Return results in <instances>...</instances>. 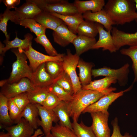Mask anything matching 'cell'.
I'll use <instances>...</instances> for the list:
<instances>
[{"mask_svg": "<svg viewBox=\"0 0 137 137\" xmlns=\"http://www.w3.org/2000/svg\"><path fill=\"white\" fill-rule=\"evenodd\" d=\"M38 109L35 104L29 103L22 112L21 117L24 118L35 129L39 126L38 121L39 119Z\"/></svg>", "mask_w": 137, "mask_h": 137, "instance_id": "obj_25", "label": "cell"}, {"mask_svg": "<svg viewBox=\"0 0 137 137\" xmlns=\"http://www.w3.org/2000/svg\"><path fill=\"white\" fill-rule=\"evenodd\" d=\"M7 8L10 9L15 8V7L19 4L20 0H4L2 1Z\"/></svg>", "mask_w": 137, "mask_h": 137, "instance_id": "obj_44", "label": "cell"}, {"mask_svg": "<svg viewBox=\"0 0 137 137\" xmlns=\"http://www.w3.org/2000/svg\"><path fill=\"white\" fill-rule=\"evenodd\" d=\"M56 83L65 91L72 95L74 94L71 80L69 76L64 71L59 77L55 79Z\"/></svg>", "mask_w": 137, "mask_h": 137, "instance_id": "obj_39", "label": "cell"}, {"mask_svg": "<svg viewBox=\"0 0 137 137\" xmlns=\"http://www.w3.org/2000/svg\"><path fill=\"white\" fill-rule=\"evenodd\" d=\"M51 13L61 20L69 29L75 34L77 33L76 30L78 25L84 20L82 14L79 13L68 15H61L55 12Z\"/></svg>", "mask_w": 137, "mask_h": 137, "instance_id": "obj_23", "label": "cell"}, {"mask_svg": "<svg viewBox=\"0 0 137 137\" xmlns=\"http://www.w3.org/2000/svg\"><path fill=\"white\" fill-rule=\"evenodd\" d=\"M99 34L98 41L92 47V49L102 48L103 51L108 50L111 53L116 52V49L114 45L111 32L106 31L101 24L95 23Z\"/></svg>", "mask_w": 137, "mask_h": 137, "instance_id": "obj_13", "label": "cell"}, {"mask_svg": "<svg viewBox=\"0 0 137 137\" xmlns=\"http://www.w3.org/2000/svg\"><path fill=\"white\" fill-rule=\"evenodd\" d=\"M61 101L55 95L49 92L46 99L41 105L46 108L53 109Z\"/></svg>", "mask_w": 137, "mask_h": 137, "instance_id": "obj_42", "label": "cell"}, {"mask_svg": "<svg viewBox=\"0 0 137 137\" xmlns=\"http://www.w3.org/2000/svg\"><path fill=\"white\" fill-rule=\"evenodd\" d=\"M22 51L27 56L29 62V66L33 72L41 64L49 61H63L64 54H59L56 56H53L43 54L33 48L32 46V43L30 45L29 49L25 51L21 49Z\"/></svg>", "mask_w": 137, "mask_h": 137, "instance_id": "obj_8", "label": "cell"}, {"mask_svg": "<svg viewBox=\"0 0 137 137\" xmlns=\"http://www.w3.org/2000/svg\"><path fill=\"white\" fill-rule=\"evenodd\" d=\"M42 11L61 15H68L79 13L73 3L64 0H29Z\"/></svg>", "mask_w": 137, "mask_h": 137, "instance_id": "obj_4", "label": "cell"}, {"mask_svg": "<svg viewBox=\"0 0 137 137\" xmlns=\"http://www.w3.org/2000/svg\"><path fill=\"white\" fill-rule=\"evenodd\" d=\"M0 137H11V136L8 132L5 133L1 132L0 133Z\"/></svg>", "mask_w": 137, "mask_h": 137, "instance_id": "obj_46", "label": "cell"}, {"mask_svg": "<svg viewBox=\"0 0 137 137\" xmlns=\"http://www.w3.org/2000/svg\"><path fill=\"white\" fill-rule=\"evenodd\" d=\"M77 66L79 69V78L82 86L88 84L92 81L93 64L80 59Z\"/></svg>", "mask_w": 137, "mask_h": 137, "instance_id": "obj_26", "label": "cell"}, {"mask_svg": "<svg viewBox=\"0 0 137 137\" xmlns=\"http://www.w3.org/2000/svg\"><path fill=\"white\" fill-rule=\"evenodd\" d=\"M34 19L45 28L54 30L63 22L60 19L51 13L42 11Z\"/></svg>", "mask_w": 137, "mask_h": 137, "instance_id": "obj_21", "label": "cell"}, {"mask_svg": "<svg viewBox=\"0 0 137 137\" xmlns=\"http://www.w3.org/2000/svg\"><path fill=\"white\" fill-rule=\"evenodd\" d=\"M120 52L121 54L128 56L131 59L132 62V68L134 76L133 82H137V45L130 46L127 48H123Z\"/></svg>", "mask_w": 137, "mask_h": 137, "instance_id": "obj_35", "label": "cell"}, {"mask_svg": "<svg viewBox=\"0 0 137 137\" xmlns=\"http://www.w3.org/2000/svg\"><path fill=\"white\" fill-rule=\"evenodd\" d=\"M5 128L11 137H29L35 131V129L23 117L16 125L5 127Z\"/></svg>", "mask_w": 137, "mask_h": 137, "instance_id": "obj_16", "label": "cell"}, {"mask_svg": "<svg viewBox=\"0 0 137 137\" xmlns=\"http://www.w3.org/2000/svg\"><path fill=\"white\" fill-rule=\"evenodd\" d=\"M44 134L40 129H37L35 131L34 133L32 136L29 137H42Z\"/></svg>", "mask_w": 137, "mask_h": 137, "instance_id": "obj_45", "label": "cell"}, {"mask_svg": "<svg viewBox=\"0 0 137 137\" xmlns=\"http://www.w3.org/2000/svg\"><path fill=\"white\" fill-rule=\"evenodd\" d=\"M47 72L55 79L64 72L62 61H49L45 63Z\"/></svg>", "mask_w": 137, "mask_h": 137, "instance_id": "obj_36", "label": "cell"}, {"mask_svg": "<svg viewBox=\"0 0 137 137\" xmlns=\"http://www.w3.org/2000/svg\"><path fill=\"white\" fill-rule=\"evenodd\" d=\"M117 81L115 78L105 77L101 79L92 81L88 84L82 86V89L101 92L108 88L112 84L115 83Z\"/></svg>", "mask_w": 137, "mask_h": 137, "instance_id": "obj_27", "label": "cell"}, {"mask_svg": "<svg viewBox=\"0 0 137 137\" xmlns=\"http://www.w3.org/2000/svg\"><path fill=\"white\" fill-rule=\"evenodd\" d=\"M26 2L19 7L15 8V14L20 21L26 19H34L42 11L35 3L28 0Z\"/></svg>", "mask_w": 137, "mask_h": 137, "instance_id": "obj_19", "label": "cell"}, {"mask_svg": "<svg viewBox=\"0 0 137 137\" xmlns=\"http://www.w3.org/2000/svg\"><path fill=\"white\" fill-rule=\"evenodd\" d=\"M92 122L91 126L97 137H110V130L108 124V111L90 113Z\"/></svg>", "mask_w": 137, "mask_h": 137, "instance_id": "obj_9", "label": "cell"}, {"mask_svg": "<svg viewBox=\"0 0 137 137\" xmlns=\"http://www.w3.org/2000/svg\"><path fill=\"white\" fill-rule=\"evenodd\" d=\"M35 104L38 109L41 118L38 121L39 126L42 127L45 135H48L51 133L53 122L57 123L59 119L53 109L46 108L39 104Z\"/></svg>", "mask_w": 137, "mask_h": 137, "instance_id": "obj_11", "label": "cell"}, {"mask_svg": "<svg viewBox=\"0 0 137 137\" xmlns=\"http://www.w3.org/2000/svg\"><path fill=\"white\" fill-rule=\"evenodd\" d=\"M12 52L16 55V60L12 64V69L9 78L5 79L6 83L19 81L21 79L27 78L31 81L33 72L27 64V58L20 48L12 49Z\"/></svg>", "mask_w": 137, "mask_h": 137, "instance_id": "obj_3", "label": "cell"}, {"mask_svg": "<svg viewBox=\"0 0 137 137\" xmlns=\"http://www.w3.org/2000/svg\"><path fill=\"white\" fill-rule=\"evenodd\" d=\"M34 40L37 43L41 44L44 47L45 51L49 55L54 56L58 54L47 38L45 33L37 37Z\"/></svg>", "mask_w": 137, "mask_h": 137, "instance_id": "obj_38", "label": "cell"}, {"mask_svg": "<svg viewBox=\"0 0 137 137\" xmlns=\"http://www.w3.org/2000/svg\"><path fill=\"white\" fill-rule=\"evenodd\" d=\"M36 88L29 79L24 78L18 82L6 83L2 87L0 93L8 99L12 98L20 93L30 92Z\"/></svg>", "mask_w": 137, "mask_h": 137, "instance_id": "obj_7", "label": "cell"}, {"mask_svg": "<svg viewBox=\"0 0 137 137\" xmlns=\"http://www.w3.org/2000/svg\"><path fill=\"white\" fill-rule=\"evenodd\" d=\"M51 132L55 137H77L73 130L57 123L53 126Z\"/></svg>", "mask_w": 137, "mask_h": 137, "instance_id": "obj_37", "label": "cell"}, {"mask_svg": "<svg viewBox=\"0 0 137 137\" xmlns=\"http://www.w3.org/2000/svg\"><path fill=\"white\" fill-rule=\"evenodd\" d=\"M111 32L117 50L125 45L132 46L137 45V31L133 33H126L114 27Z\"/></svg>", "mask_w": 137, "mask_h": 137, "instance_id": "obj_12", "label": "cell"}, {"mask_svg": "<svg viewBox=\"0 0 137 137\" xmlns=\"http://www.w3.org/2000/svg\"><path fill=\"white\" fill-rule=\"evenodd\" d=\"M8 99L0 93V122L5 127L11 126L13 123L9 116Z\"/></svg>", "mask_w": 137, "mask_h": 137, "instance_id": "obj_30", "label": "cell"}, {"mask_svg": "<svg viewBox=\"0 0 137 137\" xmlns=\"http://www.w3.org/2000/svg\"><path fill=\"white\" fill-rule=\"evenodd\" d=\"M31 81L35 87H48L54 83L55 79L46 71L44 63L33 72Z\"/></svg>", "mask_w": 137, "mask_h": 137, "instance_id": "obj_15", "label": "cell"}, {"mask_svg": "<svg viewBox=\"0 0 137 137\" xmlns=\"http://www.w3.org/2000/svg\"><path fill=\"white\" fill-rule=\"evenodd\" d=\"M128 90L127 89L125 90L116 93L112 92L104 96L87 107L82 113L107 111L109 106L116 99L122 96L124 93Z\"/></svg>", "mask_w": 137, "mask_h": 137, "instance_id": "obj_10", "label": "cell"}, {"mask_svg": "<svg viewBox=\"0 0 137 137\" xmlns=\"http://www.w3.org/2000/svg\"><path fill=\"white\" fill-rule=\"evenodd\" d=\"M96 42L95 38H91L82 35H78L72 43L76 50V54L79 56L83 53L92 49Z\"/></svg>", "mask_w": 137, "mask_h": 137, "instance_id": "obj_22", "label": "cell"}, {"mask_svg": "<svg viewBox=\"0 0 137 137\" xmlns=\"http://www.w3.org/2000/svg\"><path fill=\"white\" fill-rule=\"evenodd\" d=\"M135 4V6L136 11V16L135 21L137 22V0H133Z\"/></svg>", "mask_w": 137, "mask_h": 137, "instance_id": "obj_47", "label": "cell"}, {"mask_svg": "<svg viewBox=\"0 0 137 137\" xmlns=\"http://www.w3.org/2000/svg\"><path fill=\"white\" fill-rule=\"evenodd\" d=\"M49 92L48 87H36L34 90L27 93L30 103L41 105Z\"/></svg>", "mask_w": 137, "mask_h": 137, "instance_id": "obj_31", "label": "cell"}, {"mask_svg": "<svg viewBox=\"0 0 137 137\" xmlns=\"http://www.w3.org/2000/svg\"><path fill=\"white\" fill-rule=\"evenodd\" d=\"M15 24H20V21L16 15L15 11H11L7 8L3 13L0 15V30L4 33L6 39L9 40V35L7 31V22L9 20Z\"/></svg>", "mask_w": 137, "mask_h": 137, "instance_id": "obj_28", "label": "cell"}, {"mask_svg": "<svg viewBox=\"0 0 137 137\" xmlns=\"http://www.w3.org/2000/svg\"><path fill=\"white\" fill-rule=\"evenodd\" d=\"M129 67V64L127 63L120 68L116 69L107 67L92 69V76L94 77L103 76L115 78L118 81L120 85L125 86L128 80V75L130 71Z\"/></svg>", "mask_w": 137, "mask_h": 137, "instance_id": "obj_6", "label": "cell"}, {"mask_svg": "<svg viewBox=\"0 0 137 137\" xmlns=\"http://www.w3.org/2000/svg\"><path fill=\"white\" fill-rule=\"evenodd\" d=\"M53 110L59 121L60 124L73 130L67 103L61 101Z\"/></svg>", "mask_w": 137, "mask_h": 137, "instance_id": "obj_24", "label": "cell"}, {"mask_svg": "<svg viewBox=\"0 0 137 137\" xmlns=\"http://www.w3.org/2000/svg\"><path fill=\"white\" fill-rule=\"evenodd\" d=\"M82 15L85 20L101 24L107 31H111L113 27L112 25H115L103 9L95 12L87 11L83 14Z\"/></svg>", "mask_w": 137, "mask_h": 137, "instance_id": "obj_18", "label": "cell"}, {"mask_svg": "<svg viewBox=\"0 0 137 137\" xmlns=\"http://www.w3.org/2000/svg\"><path fill=\"white\" fill-rule=\"evenodd\" d=\"M53 35L54 41L63 47L72 43L73 40L77 36L69 29L63 22L53 31Z\"/></svg>", "mask_w": 137, "mask_h": 137, "instance_id": "obj_17", "label": "cell"}, {"mask_svg": "<svg viewBox=\"0 0 137 137\" xmlns=\"http://www.w3.org/2000/svg\"><path fill=\"white\" fill-rule=\"evenodd\" d=\"M115 24L122 25L135 20L136 11L133 0H108L103 9Z\"/></svg>", "mask_w": 137, "mask_h": 137, "instance_id": "obj_2", "label": "cell"}, {"mask_svg": "<svg viewBox=\"0 0 137 137\" xmlns=\"http://www.w3.org/2000/svg\"><path fill=\"white\" fill-rule=\"evenodd\" d=\"M78 35L95 38L98 33L95 22L83 20L78 25L76 30Z\"/></svg>", "mask_w": 137, "mask_h": 137, "instance_id": "obj_29", "label": "cell"}, {"mask_svg": "<svg viewBox=\"0 0 137 137\" xmlns=\"http://www.w3.org/2000/svg\"><path fill=\"white\" fill-rule=\"evenodd\" d=\"M23 39H19L16 35L13 40L10 41L6 39L4 41L5 46L1 42L0 43V59H3V56L6 52L10 49L18 48L22 49L25 51L29 48L30 44L32 43L33 36L30 34L27 33Z\"/></svg>", "mask_w": 137, "mask_h": 137, "instance_id": "obj_14", "label": "cell"}, {"mask_svg": "<svg viewBox=\"0 0 137 137\" xmlns=\"http://www.w3.org/2000/svg\"><path fill=\"white\" fill-rule=\"evenodd\" d=\"M78 12L82 14L87 11L95 12L102 10L105 5L104 0H75L73 3Z\"/></svg>", "mask_w": 137, "mask_h": 137, "instance_id": "obj_20", "label": "cell"}, {"mask_svg": "<svg viewBox=\"0 0 137 137\" xmlns=\"http://www.w3.org/2000/svg\"><path fill=\"white\" fill-rule=\"evenodd\" d=\"M44 137H54L51 133L48 135H45Z\"/></svg>", "mask_w": 137, "mask_h": 137, "instance_id": "obj_48", "label": "cell"}, {"mask_svg": "<svg viewBox=\"0 0 137 137\" xmlns=\"http://www.w3.org/2000/svg\"><path fill=\"white\" fill-rule=\"evenodd\" d=\"M111 124L113 127V132L110 137H134L128 132L125 133L124 135L121 134L120 128L118 123V119L115 117L111 122Z\"/></svg>", "mask_w": 137, "mask_h": 137, "instance_id": "obj_43", "label": "cell"}, {"mask_svg": "<svg viewBox=\"0 0 137 137\" xmlns=\"http://www.w3.org/2000/svg\"><path fill=\"white\" fill-rule=\"evenodd\" d=\"M73 131L77 137H97L91 126L85 125L81 121H73L72 124Z\"/></svg>", "mask_w": 137, "mask_h": 137, "instance_id": "obj_32", "label": "cell"}, {"mask_svg": "<svg viewBox=\"0 0 137 137\" xmlns=\"http://www.w3.org/2000/svg\"><path fill=\"white\" fill-rule=\"evenodd\" d=\"M12 99L14 103L22 112L26 107L30 103L27 92L20 93Z\"/></svg>", "mask_w": 137, "mask_h": 137, "instance_id": "obj_41", "label": "cell"}, {"mask_svg": "<svg viewBox=\"0 0 137 137\" xmlns=\"http://www.w3.org/2000/svg\"><path fill=\"white\" fill-rule=\"evenodd\" d=\"M8 106L10 117L13 123L17 124L21 118L22 112L13 101L12 98L8 99Z\"/></svg>", "mask_w": 137, "mask_h": 137, "instance_id": "obj_40", "label": "cell"}, {"mask_svg": "<svg viewBox=\"0 0 137 137\" xmlns=\"http://www.w3.org/2000/svg\"><path fill=\"white\" fill-rule=\"evenodd\" d=\"M20 25L25 28H28L37 37L45 33L46 28L37 22L34 19H25L20 21Z\"/></svg>", "mask_w": 137, "mask_h": 137, "instance_id": "obj_33", "label": "cell"}, {"mask_svg": "<svg viewBox=\"0 0 137 137\" xmlns=\"http://www.w3.org/2000/svg\"><path fill=\"white\" fill-rule=\"evenodd\" d=\"M49 92L56 96L61 101L68 103L73 99V95L65 91L56 83H54L48 87Z\"/></svg>", "mask_w": 137, "mask_h": 137, "instance_id": "obj_34", "label": "cell"}, {"mask_svg": "<svg viewBox=\"0 0 137 137\" xmlns=\"http://www.w3.org/2000/svg\"><path fill=\"white\" fill-rule=\"evenodd\" d=\"M116 90V88L112 87L101 92L82 89L74 94L72 99L67 103L70 117L73 121H77L80 114L87 107Z\"/></svg>", "mask_w": 137, "mask_h": 137, "instance_id": "obj_1", "label": "cell"}, {"mask_svg": "<svg viewBox=\"0 0 137 137\" xmlns=\"http://www.w3.org/2000/svg\"><path fill=\"white\" fill-rule=\"evenodd\" d=\"M62 61L64 72L70 77L72 82L74 94L80 91L82 86L77 75L76 68L80 59L79 56L72 54L69 49H67V54L64 56Z\"/></svg>", "mask_w": 137, "mask_h": 137, "instance_id": "obj_5", "label": "cell"}]
</instances>
